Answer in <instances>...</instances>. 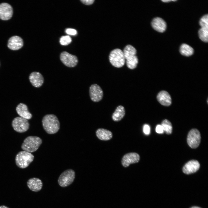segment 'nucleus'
I'll return each mask as SVG.
<instances>
[{"mask_svg": "<svg viewBox=\"0 0 208 208\" xmlns=\"http://www.w3.org/2000/svg\"><path fill=\"white\" fill-rule=\"evenodd\" d=\"M43 128L49 134L56 133L60 129V123L57 117L52 114H47L42 119Z\"/></svg>", "mask_w": 208, "mask_h": 208, "instance_id": "nucleus-1", "label": "nucleus"}, {"mask_svg": "<svg viewBox=\"0 0 208 208\" xmlns=\"http://www.w3.org/2000/svg\"><path fill=\"white\" fill-rule=\"evenodd\" d=\"M123 51L128 68L131 69L135 68L138 63L135 48L131 45H128L125 47Z\"/></svg>", "mask_w": 208, "mask_h": 208, "instance_id": "nucleus-2", "label": "nucleus"}, {"mask_svg": "<svg viewBox=\"0 0 208 208\" xmlns=\"http://www.w3.org/2000/svg\"><path fill=\"white\" fill-rule=\"evenodd\" d=\"M42 142V139L38 136H29L24 140L21 147L24 151L32 153L38 150Z\"/></svg>", "mask_w": 208, "mask_h": 208, "instance_id": "nucleus-3", "label": "nucleus"}, {"mask_svg": "<svg viewBox=\"0 0 208 208\" xmlns=\"http://www.w3.org/2000/svg\"><path fill=\"white\" fill-rule=\"evenodd\" d=\"M34 158V156L31 153L24 151H21L16 156V163L19 168H25L33 161Z\"/></svg>", "mask_w": 208, "mask_h": 208, "instance_id": "nucleus-4", "label": "nucleus"}, {"mask_svg": "<svg viewBox=\"0 0 208 208\" xmlns=\"http://www.w3.org/2000/svg\"><path fill=\"white\" fill-rule=\"evenodd\" d=\"M109 59L113 66L118 68L123 66L125 61L123 51L119 49H115L111 51Z\"/></svg>", "mask_w": 208, "mask_h": 208, "instance_id": "nucleus-5", "label": "nucleus"}, {"mask_svg": "<svg viewBox=\"0 0 208 208\" xmlns=\"http://www.w3.org/2000/svg\"><path fill=\"white\" fill-rule=\"evenodd\" d=\"M75 172L72 169L66 170L60 175L58 179L59 185L62 187H66L70 185L74 181Z\"/></svg>", "mask_w": 208, "mask_h": 208, "instance_id": "nucleus-6", "label": "nucleus"}, {"mask_svg": "<svg viewBox=\"0 0 208 208\" xmlns=\"http://www.w3.org/2000/svg\"><path fill=\"white\" fill-rule=\"evenodd\" d=\"M12 125L14 130L21 133L27 131L29 126L27 120L21 117L15 118L12 120Z\"/></svg>", "mask_w": 208, "mask_h": 208, "instance_id": "nucleus-7", "label": "nucleus"}, {"mask_svg": "<svg viewBox=\"0 0 208 208\" xmlns=\"http://www.w3.org/2000/svg\"><path fill=\"white\" fill-rule=\"evenodd\" d=\"M201 140L200 132L197 129H192L189 132L187 138V142L189 146L191 148H195L199 145Z\"/></svg>", "mask_w": 208, "mask_h": 208, "instance_id": "nucleus-8", "label": "nucleus"}, {"mask_svg": "<svg viewBox=\"0 0 208 208\" xmlns=\"http://www.w3.org/2000/svg\"><path fill=\"white\" fill-rule=\"evenodd\" d=\"M60 59L63 64L69 67L75 66L78 62V59L76 56L66 51L63 52L61 54Z\"/></svg>", "mask_w": 208, "mask_h": 208, "instance_id": "nucleus-9", "label": "nucleus"}, {"mask_svg": "<svg viewBox=\"0 0 208 208\" xmlns=\"http://www.w3.org/2000/svg\"><path fill=\"white\" fill-rule=\"evenodd\" d=\"M89 94L91 100L94 102H98L102 100L103 96V92L98 85H92L89 88Z\"/></svg>", "mask_w": 208, "mask_h": 208, "instance_id": "nucleus-10", "label": "nucleus"}, {"mask_svg": "<svg viewBox=\"0 0 208 208\" xmlns=\"http://www.w3.org/2000/svg\"><path fill=\"white\" fill-rule=\"evenodd\" d=\"M13 13V8L9 4L2 3L0 4V19L8 20L10 19Z\"/></svg>", "mask_w": 208, "mask_h": 208, "instance_id": "nucleus-11", "label": "nucleus"}, {"mask_svg": "<svg viewBox=\"0 0 208 208\" xmlns=\"http://www.w3.org/2000/svg\"><path fill=\"white\" fill-rule=\"evenodd\" d=\"M140 159V156L136 153H130L125 154L122 157L121 163L125 167L129 166L131 164L138 162Z\"/></svg>", "mask_w": 208, "mask_h": 208, "instance_id": "nucleus-12", "label": "nucleus"}, {"mask_svg": "<svg viewBox=\"0 0 208 208\" xmlns=\"http://www.w3.org/2000/svg\"><path fill=\"white\" fill-rule=\"evenodd\" d=\"M200 164L198 161L192 160L187 162L183 168V172L186 174H190L196 172L199 168Z\"/></svg>", "mask_w": 208, "mask_h": 208, "instance_id": "nucleus-13", "label": "nucleus"}, {"mask_svg": "<svg viewBox=\"0 0 208 208\" xmlns=\"http://www.w3.org/2000/svg\"><path fill=\"white\" fill-rule=\"evenodd\" d=\"M23 44V41L20 37L15 36L10 37L8 43V48L13 50H16L21 49Z\"/></svg>", "mask_w": 208, "mask_h": 208, "instance_id": "nucleus-14", "label": "nucleus"}, {"mask_svg": "<svg viewBox=\"0 0 208 208\" xmlns=\"http://www.w3.org/2000/svg\"><path fill=\"white\" fill-rule=\"evenodd\" d=\"M29 81L34 87L38 88L41 86L44 81V79L42 75L38 72L31 73L29 77Z\"/></svg>", "mask_w": 208, "mask_h": 208, "instance_id": "nucleus-15", "label": "nucleus"}, {"mask_svg": "<svg viewBox=\"0 0 208 208\" xmlns=\"http://www.w3.org/2000/svg\"><path fill=\"white\" fill-rule=\"evenodd\" d=\"M28 187L31 190L37 192L42 188L43 183L41 180L37 178H32L29 179L27 182Z\"/></svg>", "mask_w": 208, "mask_h": 208, "instance_id": "nucleus-16", "label": "nucleus"}, {"mask_svg": "<svg viewBox=\"0 0 208 208\" xmlns=\"http://www.w3.org/2000/svg\"><path fill=\"white\" fill-rule=\"evenodd\" d=\"M153 28L155 30L160 32H163L166 30V24L162 18L157 17L154 18L151 22Z\"/></svg>", "mask_w": 208, "mask_h": 208, "instance_id": "nucleus-17", "label": "nucleus"}, {"mask_svg": "<svg viewBox=\"0 0 208 208\" xmlns=\"http://www.w3.org/2000/svg\"><path fill=\"white\" fill-rule=\"evenodd\" d=\"M17 114L20 117L27 120L31 119L32 115L28 111L27 106L23 103L18 104L16 109Z\"/></svg>", "mask_w": 208, "mask_h": 208, "instance_id": "nucleus-18", "label": "nucleus"}, {"mask_svg": "<svg viewBox=\"0 0 208 208\" xmlns=\"http://www.w3.org/2000/svg\"><path fill=\"white\" fill-rule=\"evenodd\" d=\"M157 98L162 105L168 106L171 103V99L169 94L165 91H162L158 94Z\"/></svg>", "mask_w": 208, "mask_h": 208, "instance_id": "nucleus-19", "label": "nucleus"}, {"mask_svg": "<svg viewBox=\"0 0 208 208\" xmlns=\"http://www.w3.org/2000/svg\"><path fill=\"white\" fill-rule=\"evenodd\" d=\"M96 135L100 140H108L112 137V132L107 129L103 128L99 129L96 132Z\"/></svg>", "mask_w": 208, "mask_h": 208, "instance_id": "nucleus-20", "label": "nucleus"}, {"mask_svg": "<svg viewBox=\"0 0 208 208\" xmlns=\"http://www.w3.org/2000/svg\"><path fill=\"white\" fill-rule=\"evenodd\" d=\"M125 115V110L124 107L121 105L118 106L113 114L112 118L116 122L120 120Z\"/></svg>", "mask_w": 208, "mask_h": 208, "instance_id": "nucleus-21", "label": "nucleus"}, {"mask_svg": "<svg viewBox=\"0 0 208 208\" xmlns=\"http://www.w3.org/2000/svg\"><path fill=\"white\" fill-rule=\"evenodd\" d=\"M180 52L182 55L189 56L193 54L194 49L189 45L186 44H183L180 47Z\"/></svg>", "mask_w": 208, "mask_h": 208, "instance_id": "nucleus-22", "label": "nucleus"}, {"mask_svg": "<svg viewBox=\"0 0 208 208\" xmlns=\"http://www.w3.org/2000/svg\"><path fill=\"white\" fill-rule=\"evenodd\" d=\"M161 125L164 131L167 134H171L172 132V126L170 122L167 119L162 121Z\"/></svg>", "mask_w": 208, "mask_h": 208, "instance_id": "nucleus-23", "label": "nucleus"}, {"mask_svg": "<svg viewBox=\"0 0 208 208\" xmlns=\"http://www.w3.org/2000/svg\"><path fill=\"white\" fill-rule=\"evenodd\" d=\"M198 35L200 38L203 42H207L208 41V29L201 28L198 31Z\"/></svg>", "mask_w": 208, "mask_h": 208, "instance_id": "nucleus-24", "label": "nucleus"}, {"mask_svg": "<svg viewBox=\"0 0 208 208\" xmlns=\"http://www.w3.org/2000/svg\"><path fill=\"white\" fill-rule=\"evenodd\" d=\"M199 24L201 28L208 29V15L203 16L200 18Z\"/></svg>", "mask_w": 208, "mask_h": 208, "instance_id": "nucleus-25", "label": "nucleus"}, {"mask_svg": "<svg viewBox=\"0 0 208 208\" xmlns=\"http://www.w3.org/2000/svg\"><path fill=\"white\" fill-rule=\"evenodd\" d=\"M72 41L71 38L68 36H62L60 39V43L63 45H67L70 43Z\"/></svg>", "mask_w": 208, "mask_h": 208, "instance_id": "nucleus-26", "label": "nucleus"}, {"mask_svg": "<svg viewBox=\"0 0 208 208\" xmlns=\"http://www.w3.org/2000/svg\"><path fill=\"white\" fill-rule=\"evenodd\" d=\"M65 31L67 34L71 35H75L77 33V31L73 29H66Z\"/></svg>", "mask_w": 208, "mask_h": 208, "instance_id": "nucleus-27", "label": "nucleus"}, {"mask_svg": "<svg viewBox=\"0 0 208 208\" xmlns=\"http://www.w3.org/2000/svg\"><path fill=\"white\" fill-rule=\"evenodd\" d=\"M143 132L146 135H149L150 133V128L149 126L147 124H145L143 127Z\"/></svg>", "mask_w": 208, "mask_h": 208, "instance_id": "nucleus-28", "label": "nucleus"}, {"mask_svg": "<svg viewBox=\"0 0 208 208\" xmlns=\"http://www.w3.org/2000/svg\"><path fill=\"white\" fill-rule=\"evenodd\" d=\"M155 130L156 132L158 133H162L164 132L162 126L160 125H158L157 126Z\"/></svg>", "mask_w": 208, "mask_h": 208, "instance_id": "nucleus-29", "label": "nucleus"}, {"mask_svg": "<svg viewBox=\"0 0 208 208\" xmlns=\"http://www.w3.org/2000/svg\"><path fill=\"white\" fill-rule=\"evenodd\" d=\"M94 0H81V1L82 3L86 5H90L92 4L94 1Z\"/></svg>", "mask_w": 208, "mask_h": 208, "instance_id": "nucleus-30", "label": "nucleus"}, {"mask_svg": "<svg viewBox=\"0 0 208 208\" xmlns=\"http://www.w3.org/2000/svg\"><path fill=\"white\" fill-rule=\"evenodd\" d=\"M162 1L165 2H168L171 1H176V0H161Z\"/></svg>", "mask_w": 208, "mask_h": 208, "instance_id": "nucleus-31", "label": "nucleus"}, {"mask_svg": "<svg viewBox=\"0 0 208 208\" xmlns=\"http://www.w3.org/2000/svg\"><path fill=\"white\" fill-rule=\"evenodd\" d=\"M0 208H9L8 207L5 205L0 206Z\"/></svg>", "mask_w": 208, "mask_h": 208, "instance_id": "nucleus-32", "label": "nucleus"}, {"mask_svg": "<svg viewBox=\"0 0 208 208\" xmlns=\"http://www.w3.org/2000/svg\"><path fill=\"white\" fill-rule=\"evenodd\" d=\"M191 208H201L199 207H198L194 206V207H191Z\"/></svg>", "mask_w": 208, "mask_h": 208, "instance_id": "nucleus-33", "label": "nucleus"}]
</instances>
